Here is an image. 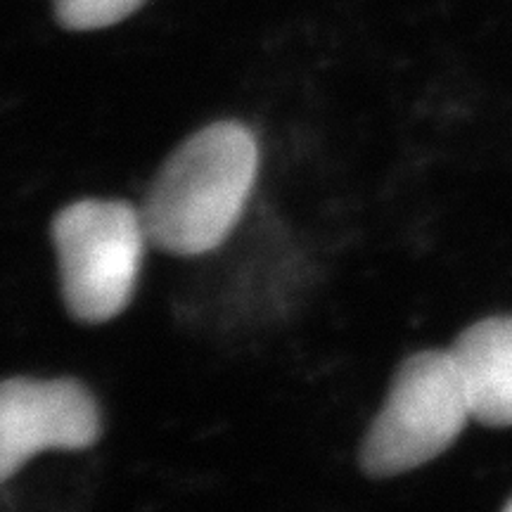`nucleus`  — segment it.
I'll return each instance as SVG.
<instances>
[{"label": "nucleus", "instance_id": "nucleus-1", "mask_svg": "<svg viewBox=\"0 0 512 512\" xmlns=\"http://www.w3.org/2000/svg\"><path fill=\"white\" fill-rule=\"evenodd\" d=\"M259 176V140L240 121L195 131L164 159L140 214L159 252L202 256L238 228Z\"/></svg>", "mask_w": 512, "mask_h": 512}, {"label": "nucleus", "instance_id": "nucleus-2", "mask_svg": "<svg viewBox=\"0 0 512 512\" xmlns=\"http://www.w3.org/2000/svg\"><path fill=\"white\" fill-rule=\"evenodd\" d=\"M62 302L79 323L102 325L131 304L145 247L140 207L124 200H79L53 219Z\"/></svg>", "mask_w": 512, "mask_h": 512}, {"label": "nucleus", "instance_id": "nucleus-3", "mask_svg": "<svg viewBox=\"0 0 512 512\" xmlns=\"http://www.w3.org/2000/svg\"><path fill=\"white\" fill-rule=\"evenodd\" d=\"M472 420L463 377L451 349L408 356L361 444L368 477L406 475L448 451Z\"/></svg>", "mask_w": 512, "mask_h": 512}, {"label": "nucleus", "instance_id": "nucleus-4", "mask_svg": "<svg viewBox=\"0 0 512 512\" xmlns=\"http://www.w3.org/2000/svg\"><path fill=\"white\" fill-rule=\"evenodd\" d=\"M102 413L91 389L72 377H10L0 387V477L8 482L43 451L98 444Z\"/></svg>", "mask_w": 512, "mask_h": 512}, {"label": "nucleus", "instance_id": "nucleus-5", "mask_svg": "<svg viewBox=\"0 0 512 512\" xmlns=\"http://www.w3.org/2000/svg\"><path fill=\"white\" fill-rule=\"evenodd\" d=\"M463 377L472 420L512 425V316L477 320L451 347Z\"/></svg>", "mask_w": 512, "mask_h": 512}, {"label": "nucleus", "instance_id": "nucleus-6", "mask_svg": "<svg viewBox=\"0 0 512 512\" xmlns=\"http://www.w3.org/2000/svg\"><path fill=\"white\" fill-rule=\"evenodd\" d=\"M145 0H53L55 17L69 31H93L119 24Z\"/></svg>", "mask_w": 512, "mask_h": 512}, {"label": "nucleus", "instance_id": "nucleus-7", "mask_svg": "<svg viewBox=\"0 0 512 512\" xmlns=\"http://www.w3.org/2000/svg\"><path fill=\"white\" fill-rule=\"evenodd\" d=\"M503 512H512V501L508 503V505H505V510Z\"/></svg>", "mask_w": 512, "mask_h": 512}]
</instances>
